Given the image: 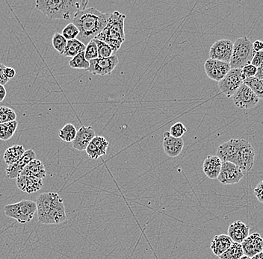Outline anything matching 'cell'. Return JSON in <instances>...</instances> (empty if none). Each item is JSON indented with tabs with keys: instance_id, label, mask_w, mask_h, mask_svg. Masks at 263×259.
<instances>
[{
	"instance_id": "cell-1",
	"label": "cell",
	"mask_w": 263,
	"mask_h": 259,
	"mask_svg": "<svg viewBox=\"0 0 263 259\" xmlns=\"http://www.w3.org/2000/svg\"><path fill=\"white\" fill-rule=\"evenodd\" d=\"M110 13H103L93 7L78 11L72 22L80 31L77 39L85 46L96 38L106 28L109 19Z\"/></svg>"
},
{
	"instance_id": "cell-2",
	"label": "cell",
	"mask_w": 263,
	"mask_h": 259,
	"mask_svg": "<svg viewBox=\"0 0 263 259\" xmlns=\"http://www.w3.org/2000/svg\"><path fill=\"white\" fill-rule=\"evenodd\" d=\"M88 4L87 0H37L35 7L49 19L72 21Z\"/></svg>"
},
{
	"instance_id": "cell-3",
	"label": "cell",
	"mask_w": 263,
	"mask_h": 259,
	"mask_svg": "<svg viewBox=\"0 0 263 259\" xmlns=\"http://www.w3.org/2000/svg\"><path fill=\"white\" fill-rule=\"evenodd\" d=\"M126 15L119 11H114L110 15L108 24L95 39L106 43L117 53L125 42L124 21Z\"/></svg>"
},
{
	"instance_id": "cell-4",
	"label": "cell",
	"mask_w": 263,
	"mask_h": 259,
	"mask_svg": "<svg viewBox=\"0 0 263 259\" xmlns=\"http://www.w3.org/2000/svg\"><path fill=\"white\" fill-rule=\"evenodd\" d=\"M255 52L253 43L247 37H240L233 43L230 65L231 69H241L251 63Z\"/></svg>"
},
{
	"instance_id": "cell-5",
	"label": "cell",
	"mask_w": 263,
	"mask_h": 259,
	"mask_svg": "<svg viewBox=\"0 0 263 259\" xmlns=\"http://www.w3.org/2000/svg\"><path fill=\"white\" fill-rule=\"evenodd\" d=\"M244 81L241 69H231L218 83V88L227 97H231L244 84Z\"/></svg>"
},
{
	"instance_id": "cell-6",
	"label": "cell",
	"mask_w": 263,
	"mask_h": 259,
	"mask_svg": "<svg viewBox=\"0 0 263 259\" xmlns=\"http://www.w3.org/2000/svg\"><path fill=\"white\" fill-rule=\"evenodd\" d=\"M244 139L233 138L218 147L217 156L222 162H231L237 165L238 155Z\"/></svg>"
},
{
	"instance_id": "cell-7",
	"label": "cell",
	"mask_w": 263,
	"mask_h": 259,
	"mask_svg": "<svg viewBox=\"0 0 263 259\" xmlns=\"http://www.w3.org/2000/svg\"><path fill=\"white\" fill-rule=\"evenodd\" d=\"M232 97L235 106L241 109H252L258 104L259 101L254 91L247 86L246 84H242Z\"/></svg>"
},
{
	"instance_id": "cell-8",
	"label": "cell",
	"mask_w": 263,
	"mask_h": 259,
	"mask_svg": "<svg viewBox=\"0 0 263 259\" xmlns=\"http://www.w3.org/2000/svg\"><path fill=\"white\" fill-rule=\"evenodd\" d=\"M244 177V173L241 169L228 162H222V166L219 176L217 180L224 185L238 184Z\"/></svg>"
},
{
	"instance_id": "cell-9",
	"label": "cell",
	"mask_w": 263,
	"mask_h": 259,
	"mask_svg": "<svg viewBox=\"0 0 263 259\" xmlns=\"http://www.w3.org/2000/svg\"><path fill=\"white\" fill-rule=\"evenodd\" d=\"M89 68L87 71L93 75H106L111 74L119 63L118 56L112 55L109 58H98L90 61Z\"/></svg>"
},
{
	"instance_id": "cell-10",
	"label": "cell",
	"mask_w": 263,
	"mask_h": 259,
	"mask_svg": "<svg viewBox=\"0 0 263 259\" xmlns=\"http://www.w3.org/2000/svg\"><path fill=\"white\" fill-rule=\"evenodd\" d=\"M67 221L64 202L60 196H58L54 202L52 209L49 210L47 215L39 221V222L45 225H57Z\"/></svg>"
},
{
	"instance_id": "cell-11",
	"label": "cell",
	"mask_w": 263,
	"mask_h": 259,
	"mask_svg": "<svg viewBox=\"0 0 263 259\" xmlns=\"http://www.w3.org/2000/svg\"><path fill=\"white\" fill-rule=\"evenodd\" d=\"M233 42L222 39L214 43L210 50V58L229 63L233 52Z\"/></svg>"
},
{
	"instance_id": "cell-12",
	"label": "cell",
	"mask_w": 263,
	"mask_h": 259,
	"mask_svg": "<svg viewBox=\"0 0 263 259\" xmlns=\"http://www.w3.org/2000/svg\"><path fill=\"white\" fill-rule=\"evenodd\" d=\"M204 69L209 78L219 83L231 70V67L229 63L209 58L208 60L205 61Z\"/></svg>"
},
{
	"instance_id": "cell-13",
	"label": "cell",
	"mask_w": 263,
	"mask_h": 259,
	"mask_svg": "<svg viewBox=\"0 0 263 259\" xmlns=\"http://www.w3.org/2000/svg\"><path fill=\"white\" fill-rule=\"evenodd\" d=\"M255 158V151L249 142L243 141L239 155H238L237 166L241 169L243 173L251 171L254 166Z\"/></svg>"
},
{
	"instance_id": "cell-14",
	"label": "cell",
	"mask_w": 263,
	"mask_h": 259,
	"mask_svg": "<svg viewBox=\"0 0 263 259\" xmlns=\"http://www.w3.org/2000/svg\"><path fill=\"white\" fill-rule=\"evenodd\" d=\"M241 244L244 255L249 258H252L263 250V238L257 232L248 236Z\"/></svg>"
},
{
	"instance_id": "cell-15",
	"label": "cell",
	"mask_w": 263,
	"mask_h": 259,
	"mask_svg": "<svg viewBox=\"0 0 263 259\" xmlns=\"http://www.w3.org/2000/svg\"><path fill=\"white\" fill-rule=\"evenodd\" d=\"M162 147L167 155L172 158H175L182 152L184 147V141L182 137L176 138L172 137L169 132H165L163 134Z\"/></svg>"
},
{
	"instance_id": "cell-16",
	"label": "cell",
	"mask_w": 263,
	"mask_h": 259,
	"mask_svg": "<svg viewBox=\"0 0 263 259\" xmlns=\"http://www.w3.org/2000/svg\"><path fill=\"white\" fill-rule=\"evenodd\" d=\"M109 147V143L103 136H95L88 144L86 151L88 157L91 159H98L106 155Z\"/></svg>"
},
{
	"instance_id": "cell-17",
	"label": "cell",
	"mask_w": 263,
	"mask_h": 259,
	"mask_svg": "<svg viewBox=\"0 0 263 259\" xmlns=\"http://www.w3.org/2000/svg\"><path fill=\"white\" fill-rule=\"evenodd\" d=\"M95 132L91 126H82L78 131L75 139L72 142V146L74 149L79 151L86 150L88 144L92 139L95 137Z\"/></svg>"
},
{
	"instance_id": "cell-18",
	"label": "cell",
	"mask_w": 263,
	"mask_h": 259,
	"mask_svg": "<svg viewBox=\"0 0 263 259\" xmlns=\"http://www.w3.org/2000/svg\"><path fill=\"white\" fill-rule=\"evenodd\" d=\"M36 154L33 150H28L25 152L22 158L20 159L17 162L11 166H8L6 169L7 176L11 180L17 178L22 173L25 167L27 166L28 164L30 163L33 160L36 159Z\"/></svg>"
},
{
	"instance_id": "cell-19",
	"label": "cell",
	"mask_w": 263,
	"mask_h": 259,
	"mask_svg": "<svg viewBox=\"0 0 263 259\" xmlns=\"http://www.w3.org/2000/svg\"><path fill=\"white\" fill-rule=\"evenodd\" d=\"M59 195L57 193L47 192L41 193L36 200V206H37V217L39 221L47 215L49 210L52 209L54 202Z\"/></svg>"
},
{
	"instance_id": "cell-20",
	"label": "cell",
	"mask_w": 263,
	"mask_h": 259,
	"mask_svg": "<svg viewBox=\"0 0 263 259\" xmlns=\"http://www.w3.org/2000/svg\"><path fill=\"white\" fill-rule=\"evenodd\" d=\"M17 211L18 222L21 224L30 222L37 211L36 203L28 200L21 201L17 203Z\"/></svg>"
},
{
	"instance_id": "cell-21",
	"label": "cell",
	"mask_w": 263,
	"mask_h": 259,
	"mask_svg": "<svg viewBox=\"0 0 263 259\" xmlns=\"http://www.w3.org/2000/svg\"><path fill=\"white\" fill-rule=\"evenodd\" d=\"M250 227L241 221H236L228 228V236L233 242L241 244L249 236Z\"/></svg>"
},
{
	"instance_id": "cell-22",
	"label": "cell",
	"mask_w": 263,
	"mask_h": 259,
	"mask_svg": "<svg viewBox=\"0 0 263 259\" xmlns=\"http://www.w3.org/2000/svg\"><path fill=\"white\" fill-rule=\"evenodd\" d=\"M16 180L17 188L25 193H32L39 191L44 185L43 180L34 177L20 175Z\"/></svg>"
},
{
	"instance_id": "cell-23",
	"label": "cell",
	"mask_w": 263,
	"mask_h": 259,
	"mask_svg": "<svg viewBox=\"0 0 263 259\" xmlns=\"http://www.w3.org/2000/svg\"><path fill=\"white\" fill-rule=\"evenodd\" d=\"M222 161L217 155H208L203 164V173L210 180H216L219 176Z\"/></svg>"
},
{
	"instance_id": "cell-24",
	"label": "cell",
	"mask_w": 263,
	"mask_h": 259,
	"mask_svg": "<svg viewBox=\"0 0 263 259\" xmlns=\"http://www.w3.org/2000/svg\"><path fill=\"white\" fill-rule=\"evenodd\" d=\"M233 243L229 236L227 234H219L213 237L210 244V248L213 251L214 255L219 257L229 249Z\"/></svg>"
},
{
	"instance_id": "cell-25",
	"label": "cell",
	"mask_w": 263,
	"mask_h": 259,
	"mask_svg": "<svg viewBox=\"0 0 263 259\" xmlns=\"http://www.w3.org/2000/svg\"><path fill=\"white\" fill-rule=\"evenodd\" d=\"M46 170L44 164L39 159H34L25 167L21 176L34 177L43 180L46 176Z\"/></svg>"
},
{
	"instance_id": "cell-26",
	"label": "cell",
	"mask_w": 263,
	"mask_h": 259,
	"mask_svg": "<svg viewBox=\"0 0 263 259\" xmlns=\"http://www.w3.org/2000/svg\"><path fill=\"white\" fill-rule=\"evenodd\" d=\"M26 150H25L24 146L16 144L6 150L4 155H3V158L8 167L11 166L22 158Z\"/></svg>"
},
{
	"instance_id": "cell-27",
	"label": "cell",
	"mask_w": 263,
	"mask_h": 259,
	"mask_svg": "<svg viewBox=\"0 0 263 259\" xmlns=\"http://www.w3.org/2000/svg\"><path fill=\"white\" fill-rule=\"evenodd\" d=\"M85 48H86V46L83 43L79 41L78 39L67 41L65 52H64L62 55L69 57V58H73L76 55L85 52Z\"/></svg>"
},
{
	"instance_id": "cell-28",
	"label": "cell",
	"mask_w": 263,
	"mask_h": 259,
	"mask_svg": "<svg viewBox=\"0 0 263 259\" xmlns=\"http://www.w3.org/2000/svg\"><path fill=\"white\" fill-rule=\"evenodd\" d=\"M17 121L0 124V141H8L14 136L17 128Z\"/></svg>"
},
{
	"instance_id": "cell-29",
	"label": "cell",
	"mask_w": 263,
	"mask_h": 259,
	"mask_svg": "<svg viewBox=\"0 0 263 259\" xmlns=\"http://www.w3.org/2000/svg\"><path fill=\"white\" fill-rule=\"evenodd\" d=\"M244 255L242 247L241 244L233 242L230 246L229 249L220 255L221 259H239Z\"/></svg>"
},
{
	"instance_id": "cell-30",
	"label": "cell",
	"mask_w": 263,
	"mask_h": 259,
	"mask_svg": "<svg viewBox=\"0 0 263 259\" xmlns=\"http://www.w3.org/2000/svg\"><path fill=\"white\" fill-rule=\"evenodd\" d=\"M77 130L71 124H67L59 132V137L61 140L67 143H72L77 135Z\"/></svg>"
},
{
	"instance_id": "cell-31",
	"label": "cell",
	"mask_w": 263,
	"mask_h": 259,
	"mask_svg": "<svg viewBox=\"0 0 263 259\" xmlns=\"http://www.w3.org/2000/svg\"><path fill=\"white\" fill-rule=\"evenodd\" d=\"M244 84L254 91L259 99H263V79L252 77V78H246Z\"/></svg>"
},
{
	"instance_id": "cell-32",
	"label": "cell",
	"mask_w": 263,
	"mask_h": 259,
	"mask_svg": "<svg viewBox=\"0 0 263 259\" xmlns=\"http://www.w3.org/2000/svg\"><path fill=\"white\" fill-rule=\"evenodd\" d=\"M69 65L73 69H83L87 70L89 68L90 62L85 58V52H83L72 58L69 62Z\"/></svg>"
},
{
	"instance_id": "cell-33",
	"label": "cell",
	"mask_w": 263,
	"mask_h": 259,
	"mask_svg": "<svg viewBox=\"0 0 263 259\" xmlns=\"http://www.w3.org/2000/svg\"><path fill=\"white\" fill-rule=\"evenodd\" d=\"M16 114L11 108L6 106H0V124L15 121Z\"/></svg>"
},
{
	"instance_id": "cell-34",
	"label": "cell",
	"mask_w": 263,
	"mask_h": 259,
	"mask_svg": "<svg viewBox=\"0 0 263 259\" xmlns=\"http://www.w3.org/2000/svg\"><path fill=\"white\" fill-rule=\"evenodd\" d=\"M67 41L63 37L62 34L55 33L52 36V47L59 52L60 55H63L64 52L67 46Z\"/></svg>"
},
{
	"instance_id": "cell-35",
	"label": "cell",
	"mask_w": 263,
	"mask_h": 259,
	"mask_svg": "<svg viewBox=\"0 0 263 259\" xmlns=\"http://www.w3.org/2000/svg\"><path fill=\"white\" fill-rule=\"evenodd\" d=\"M93 41H95L97 46H98V58H109V57H111L112 55H115L112 49L106 43L100 42L98 39H93Z\"/></svg>"
},
{
	"instance_id": "cell-36",
	"label": "cell",
	"mask_w": 263,
	"mask_h": 259,
	"mask_svg": "<svg viewBox=\"0 0 263 259\" xmlns=\"http://www.w3.org/2000/svg\"><path fill=\"white\" fill-rule=\"evenodd\" d=\"M80 34L78 28L73 23H70L64 28L62 30V35L66 40L70 41L73 39H77Z\"/></svg>"
},
{
	"instance_id": "cell-37",
	"label": "cell",
	"mask_w": 263,
	"mask_h": 259,
	"mask_svg": "<svg viewBox=\"0 0 263 259\" xmlns=\"http://www.w3.org/2000/svg\"><path fill=\"white\" fill-rule=\"evenodd\" d=\"M85 57L87 61L93 60L98 58V46L95 41H90L86 45L85 50Z\"/></svg>"
},
{
	"instance_id": "cell-38",
	"label": "cell",
	"mask_w": 263,
	"mask_h": 259,
	"mask_svg": "<svg viewBox=\"0 0 263 259\" xmlns=\"http://www.w3.org/2000/svg\"><path fill=\"white\" fill-rule=\"evenodd\" d=\"M186 127L184 126V124L178 122L176 123L171 127L169 133L172 137H176V138H180L186 132Z\"/></svg>"
},
{
	"instance_id": "cell-39",
	"label": "cell",
	"mask_w": 263,
	"mask_h": 259,
	"mask_svg": "<svg viewBox=\"0 0 263 259\" xmlns=\"http://www.w3.org/2000/svg\"><path fill=\"white\" fill-rule=\"evenodd\" d=\"M256 72H257V67L254 66L251 64L246 65V66L241 68V73H242L243 78H244L245 80L246 78L255 77Z\"/></svg>"
},
{
	"instance_id": "cell-40",
	"label": "cell",
	"mask_w": 263,
	"mask_h": 259,
	"mask_svg": "<svg viewBox=\"0 0 263 259\" xmlns=\"http://www.w3.org/2000/svg\"><path fill=\"white\" fill-rule=\"evenodd\" d=\"M263 63V51L255 52L254 58L251 61V65L258 67Z\"/></svg>"
},
{
	"instance_id": "cell-41",
	"label": "cell",
	"mask_w": 263,
	"mask_h": 259,
	"mask_svg": "<svg viewBox=\"0 0 263 259\" xmlns=\"http://www.w3.org/2000/svg\"><path fill=\"white\" fill-rule=\"evenodd\" d=\"M254 195L258 201L263 203V180L254 188Z\"/></svg>"
},
{
	"instance_id": "cell-42",
	"label": "cell",
	"mask_w": 263,
	"mask_h": 259,
	"mask_svg": "<svg viewBox=\"0 0 263 259\" xmlns=\"http://www.w3.org/2000/svg\"><path fill=\"white\" fill-rule=\"evenodd\" d=\"M6 66H5L3 64L0 63V85H6L9 81V79L6 77V75H5V68H6Z\"/></svg>"
},
{
	"instance_id": "cell-43",
	"label": "cell",
	"mask_w": 263,
	"mask_h": 259,
	"mask_svg": "<svg viewBox=\"0 0 263 259\" xmlns=\"http://www.w3.org/2000/svg\"><path fill=\"white\" fill-rule=\"evenodd\" d=\"M4 72L5 75H6L8 79H11V78H14V77L15 76L16 71L12 67H6V68H5Z\"/></svg>"
},
{
	"instance_id": "cell-44",
	"label": "cell",
	"mask_w": 263,
	"mask_h": 259,
	"mask_svg": "<svg viewBox=\"0 0 263 259\" xmlns=\"http://www.w3.org/2000/svg\"><path fill=\"white\" fill-rule=\"evenodd\" d=\"M253 49L255 52H260L263 51V42L262 41H256L253 43Z\"/></svg>"
},
{
	"instance_id": "cell-45",
	"label": "cell",
	"mask_w": 263,
	"mask_h": 259,
	"mask_svg": "<svg viewBox=\"0 0 263 259\" xmlns=\"http://www.w3.org/2000/svg\"><path fill=\"white\" fill-rule=\"evenodd\" d=\"M6 89L5 88L4 85H0V103H2L5 99H6Z\"/></svg>"
},
{
	"instance_id": "cell-46",
	"label": "cell",
	"mask_w": 263,
	"mask_h": 259,
	"mask_svg": "<svg viewBox=\"0 0 263 259\" xmlns=\"http://www.w3.org/2000/svg\"><path fill=\"white\" fill-rule=\"evenodd\" d=\"M256 78H260V79H263V63L261 64L259 67H257V72H256V74L255 75Z\"/></svg>"
},
{
	"instance_id": "cell-47",
	"label": "cell",
	"mask_w": 263,
	"mask_h": 259,
	"mask_svg": "<svg viewBox=\"0 0 263 259\" xmlns=\"http://www.w3.org/2000/svg\"><path fill=\"white\" fill-rule=\"evenodd\" d=\"M251 259H263V252H260V253L256 254V255H254V257L251 258Z\"/></svg>"
},
{
	"instance_id": "cell-48",
	"label": "cell",
	"mask_w": 263,
	"mask_h": 259,
	"mask_svg": "<svg viewBox=\"0 0 263 259\" xmlns=\"http://www.w3.org/2000/svg\"><path fill=\"white\" fill-rule=\"evenodd\" d=\"M239 259H251V258H249V257L246 256V255H243L241 258H240Z\"/></svg>"
},
{
	"instance_id": "cell-49",
	"label": "cell",
	"mask_w": 263,
	"mask_h": 259,
	"mask_svg": "<svg viewBox=\"0 0 263 259\" xmlns=\"http://www.w3.org/2000/svg\"><path fill=\"white\" fill-rule=\"evenodd\" d=\"M262 252H263V250H262Z\"/></svg>"
}]
</instances>
